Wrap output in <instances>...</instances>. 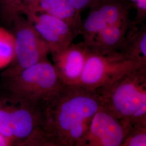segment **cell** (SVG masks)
<instances>
[{
  "instance_id": "1",
  "label": "cell",
  "mask_w": 146,
  "mask_h": 146,
  "mask_svg": "<svg viewBox=\"0 0 146 146\" xmlns=\"http://www.w3.org/2000/svg\"><path fill=\"white\" fill-rule=\"evenodd\" d=\"M101 106L99 94L78 85H64L38 108L37 129L47 146H77Z\"/></svg>"
},
{
  "instance_id": "2",
  "label": "cell",
  "mask_w": 146,
  "mask_h": 146,
  "mask_svg": "<svg viewBox=\"0 0 146 146\" xmlns=\"http://www.w3.org/2000/svg\"><path fill=\"white\" fill-rule=\"evenodd\" d=\"M101 107L125 125L146 128V66L96 89Z\"/></svg>"
},
{
  "instance_id": "3",
  "label": "cell",
  "mask_w": 146,
  "mask_h": 146,
  "mask_svg": "<svg viewBox=\"0 0 146 146\" xmlns=\"http://www.w3.org/2000/svg\"><path fill=\"white\" fill-rule=\"evenodd\" d=\"M11 94L25 100L37 109L46 104L65 85L60 80L48 59L21 72L3 77Z\"/></svg>"
},
{
  "instance_id": "4",
  "label": "cell",
  "mask_w": 146,
  "mask_h": 146,
  "mask_svg": "<svg viewBox=\"0 0 146 146\" xmlns=\"http://www.w3.org/2000/svg\"><path fill=\"white\" fill-rule=\"evenodd\" d=\"M15 40V57L3 73V77L21 72L37 63L48 59L50 50L31 23L22 15L17 16L13 23Z\"/></svg>"
},
{
  "instance_id": "5",
  "label": "cell",
  "mask_w": 146,
  "mask_h": 146,
  "mask_svg": "<svg viewBox=\"0 0 146 146\" xmlns=\"http://www.w3.org/2000/svg\"><path fill=\"white\" fill-rule=\"evenodd\" d=\"M146 66L125 60L119 52L104 54L89 48L78 85L95 90L134 69Z\"/></svg>"
},
{
  "instance_id": "6",
  "label": "cell",
  "mask_w": 146,
  "mask_h": 146,
  "mask_svg": "<svg viewBox=\"0 0 146 146\" xmlns=\"http://www.w3.org/2000/svg\"><path fill=\"white\" fill-rule=\"evenodd\" d=\"M131 7L128 0H100L82 21L79 35H82L84 42L89 45L100 31L129 17Z\"/></svg>"
},
{
  "instance_id": "7",
  "label": "cell",
  "mask_w": 146,
  "mask_h": 146,
  "mask_svg": "<svg viewBox=\"0 0 146 146\" xmlns=\"http://www.w3.org/2000/svg\"><path fill=\"white\" fill-rule=\"evenodd\" d=\"M129 128L101 106L77 146H121Z\"/></svg>"
},
{
  "instance_id": "8",
  "label": "cell",
  "mask_w": 146,
  "mask_h": 146,
  "mask_svg": "<svg viewBox=\"0 0 146 146\" xmlns=\"http://www.w3.org/2000/svg\"><path fill=\"white\" fill-rule=\"evenodd\" d=\"M25 15L47 43L50 54L66 49L77 36L66 22L53 16L44 13Z\"/></svg>"
},
{
  "instance_id": "9",
  "label": "cell",
  "mask_w": 146,
  "mask_h": 146,
  "mask_svg": "<svg viewBox=\"0 0 146 146\" xmlns=\"http://www.w3.org/2000/svg\"><path fill=\"white\" fill-rule=\"evenodd\" d=\"M2 104L9 114L14 144L21 146L39 123L38 110L25 100L12 95Z\"/></svg>"
},
{
  "instance_id": "10",
  "label": "cell",
  "mask_w": 146,
  "mask_h": 146,
  "mask_svg": "<svg viewBox=\"0 0 146 146\" xmlns=\"http://www.w3.org/2000/svg\"><path fill=\"white\" fill-rule=\"evenodd\" d=\"M84 42L72 43L60 52L52 54V65L58 78L66 85H78L88 53Z\"/></svg>"
},
{
  "instance_id": "11",
  "label": "cell",
  "mask_w": 146,
  "mask_h": 146,
  "mask_svg": "<svg viewBox=\"0 0 146 146\" xmlns=\"http://www.w3.org/2000/svg\"><path fill=\"white\" fill-rule=\"evenodd\" d=\"M44 13L66 22L77 35L82 23L81 13L75 10L67 0H29L22 15Z\"/></svg>"
},
{
  "instance_id": "12",
  "label": "cell",
  "mask_w": 146,
  "mask_h": 146,
  "mask_svg": "<svg viewBox=\"0 0 146 146\" xmlns=\"http://www.w3.org/2000/svg\"><path fill=\"white\" fill-rule=\"evenodd\" d=\"M131 24L132 21L128 17L106 27L96 34L88 47L104 54L119 52Z\"/></svg>"
},
{
  "instance_id": "13",
  "label": "cell",
  "mask_w": 146,
  "mask_h": 146,
  "mask_svg": "<svg viewBox=\"0 0 146 146\" xmlns=\"http://www.w3.org/2000/svg\"><path fill=\"white\" fill-rule=\"evenodd\" d=\"M125 60L146 66V26L131 24L119 51Z\"/></svg>"
},
{
  "instance_id": "14",
  "label": "cell",
  "mask_w": 146,
  "mask_h": 146,
  "mask_svg": "<svg viewBox=\"0 0 146 146\" xmlns=\"http://www.w3.org/2000/svg\"><path fill=\"white\" fill-rule=\"evenodd\" d=\"M15 54V40L13 34L0 28V69L8 67Z\"/></svg>"
},
{
  "instance_id": "15",
  "label": "cell",
  "mask_w": 146,
  "mask_h": 146,
  "mask_svg": "<svg viewBox=\"0 0 146 146\" xmlns=\"http://www.w3.org/2000/svg\"><path fill=\"white\" fill-rule=\"evenodd\" d=\"M29 0H0V15L5 22L12 24L17 16L22 15Z\"/></svg>"
},
{
  "instance_id": "16",
  "label": "cell",
  "mask_w": 146,
  "mask_h": 146,
  "mask_svg": "<svg viewBox=\"0 0 146 146\" xmlns=\"http://www.w3.org/2000/svg\"><path fill=\"white\" fill-rule=\"evenodd\" d=\"M146 128L131 127L121 146H146Z\"/></svg>"
},
{
  "instance_id": "17",
  "label": "cell",
  "mask_w": 146,
  "mask_h": 146,
  "mask_svg": "<svg viewBox=\"0 0 146 146\" xmlns=\"http://www.w3.org/2000/svg\"><path fill=\"white\" fill-rule=\"evenodd\" d=\"M0 134L9 139L14 144L9 114L5 107L1 104H0Z\"/></svg>"
},
{
  "instance_id": "18",
  "label": "cell",
  "mask_w": 146,
  "mask_h": 146,
  "mask_svg": "<svg viewBox=\"0 0 146 146\" xmlns=\"http://www.w3.org/2000/svg\"><path fill=\"white\" fill-rule=\"evenodd\" d=\"M133 3L135 8V19L132 21L133 24L140 25L144 23L146 17V0H128Z\"/></svg>"
},
{
  "instance_id": "19",
  "label": "cell",
  "mask_w": 146,
  "mask_h": 146,
  "mask_svg": "<svg viewBox=\"0 0 146 146\" xmlns=\"http://www.w3.org/2000/svg\"><path fill=\"white\" fill-rule=\"evenodd\" d=\"M73 8L81 13V11L92 8L96 5L100 0H67Z\"/></svg>"
},
{
  "instance_id": "20",
  "label": "cell",
  "mask_w": 146,
  "mask_h": 146,
  "mask_svg": "<svg viewBox=\"0 0 146 146\" xmlns=\"http://www.w3.org/2000/svg\"><path fill=\"white\" fill-rule=\"evenodd\" d=\"M11 145H13V143L11 140L0 134V146H8Z\"/></svg>"
}]
</instances>
